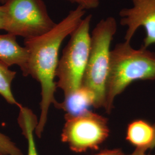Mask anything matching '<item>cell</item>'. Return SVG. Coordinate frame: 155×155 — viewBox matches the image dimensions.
Returning a JSON list of instances; mask_svg holds the SVG:
<instances>
[{
    "label": "cell",
    "mask_w": 155,
    "mask_h": 155,
    "mask_svg": "<svg viewBox=\"0 0 155 155\" xmlns=\"http://www.w3.org/2000/svg\"><path fill=\"white\" fill-rule=\"evenodd\" d=\"M16 75V72L0 61V95L8 103L19 107L21 104L17 101L12 91V83Z\"/></svg>",
    "instance_id": "obj_12"
},
{
    "label": "cell",
    "mask_w": 155,
    "mask_h": 155,
    "mask_svg": "<svg viewBox=\"0 0 155 155\" xmlns=\"http://www.w3.org/2000/svg\"><path fill=\"white\" fill-rule=\"evenodd\" d=\"M4 29V12L2 5H0V29Z\"/></svg>",
    "instance_id": "obj_16"
},
{
    "label": "cell",
    "mask_w": 155,
    "mask_h": 155,
    "mask_svg": "<svg viewBox=\"0 0 155 155\" xmlns=\"http://www.w3.org/2000/svg\"><path fill=\"white\" fill-rule=\"evenodd\" d=\"M17 122L22 134L28 144L27 155H39L35 140V130L38 124V117L32 110L27 107L21 105L19 107Z\"/></svg>",
    "instance_id": "obj_11"
},
{
    "label": "cell",
    "mask_w": 155,
    "mask_h": 155,
    "mask_svg": "<svg viewBox=\"0 0 155 155\" xmlns=\"http://www.w3.org/2000/svg\"><path fill=\"white\" fill-rule=\"evenodd\" d=\"M5 1L6 0H0V3L3 5L5 2Z\"/></svg>",
    "instance_id": "obj_19"
},
{
    "label": "cell",
    "mask_w": 155,
    "mask_h": 155,
    "mask_svg": "<svg viewBox=\"0 0 155 155\" xmlns=\"http://www.w3.org/2000/svg\"><path fill=\"white\" fill-rule=\"evenodd\" d=\"M0 155H23V153L11 139L0 132Z\"/></svg>",
    "instance_id": "obj_13"
},
{
    "label": "cell",
    "mask_w": 155,
    "mask_h": 155,
    "mask_svg": "<svg viewBox=\"0 0 155 155\" xmlns=\"http://www.w3.org/2000/svg\"><path fill=\"white\" fill-rule=\"evenodd\" d=\"M91 20V15L83 18L77 28L70 35V40L58 63L56 87L63 91L64 97L81 86L90 50Z\"/></svg>",
    "instance_id": "obj_4"
},
{
    "label": "cell",
    "mask_w": 155,
    "mask_h": 155,
    "mask_svg": "<svg viewBox=\"0 0 155 155\" xmlns=\"http://www.w3.org/2000/svg\"><path fill=\"white\" fill-rule=\"evenodd\" d=\"M155 53L124 41L111 50L104 109L110 114L118 95L135 81L155 80Z\"/></svg>",
    "instance_id": "obj_2"
},
{
    "label": "cell",
    "mask_w": 155,
    "mask_h": 155,
    "mask_svg": "<svg viewBox=\"0 0 155 155\" xmlns=\"http://www.w3.org/2000/svg\"><path fill=\"white\" fill-rule=\"evenodd\" d=\"M155 137L153 125L144 120H136L129 124L126 140L136 147L145 151L149 150Z\"/></svg>",
    "instance_id": "obj_10"
},
{
    "label": "cell",
    "mask_w": 155,
    "mask_h": 155,
    "mask_svg": "<svg viewBox=\"0 0 155 155\" xmlns=\"http://www.w3.org/2000/svg\"><path fill=\"white\" fill-rule=\"evenodd\" d=\"M94 155H125L121 149L103 150L100 153Z\"/></svg>",
    "instance_id": "obj_15"
},
{
    "label": "cell",
    "mask_w": 155,
    "mask_h": 155,
    "mask_svg": "<svg viewBox=\"0 0 155 155\" xmlns=\"http://www.w3.org/2000/svg\"><path fill=\"white\" fill-rule=\"evenodd\" d=\"M71 4H75L85 10L95 9L100 5V0H64Z\"/></svg>",
    "instance_id": "obj_14"
},
{
    "label": "cell",
    "mask_w": 155,
    "mask_h": 155,
    "mask_svg": "<svg viewBox=\"0 0 155 155\" xmlns=\"http://www.w3.org/2000/svg\"><path fill=\"white\" fill-rule=\"evenodd\" d=\"M94 102L93 94L81 86L72 94L64 97L63 101L56 102L54 105L56 108L64 111L66 114L77 116L89 110L91 106L93 107Z\"/></svg>",
    "instance_id": "obj_9"
},
{
    "label": "cell",
    "mask_w": 155,
    "mask_h": 155,
    "mask_svg": "<svg viewBox=\"0 0 155 155\" xmlns=\"http://www.w3.org/2000/svg\"><path fill=\"white\" fill-rule=\"evenodd\" d=\"M16 36L9 34H0V61L6 66L19 67L24 77L28 76V52L19 45Z\"/></svg>",
    "instance_id": "obj_8"
},
{
    "label": "cell",
    "mask_w": 155,
    "mask_h": 155,
    "mask_svg": "<svg viewBox=\"0 0 155 155\" xmlns=\"http://www.w3.org/2000/svg\"><path fill=\"white\" fill-rule=\"evenodd\" d=\"M153 127L154 130H155V137H154V139H153L152 144H150V147H149V150H152V149L154 148L155 147V123L153 125Z\"/></svg>",
    "instance_id": "obj_18"
},
{
    "label": "cell",
    "mask_w": 155,
    "mask_h": 155,
    "mask_svg": "<svg viewBox=\"0 0 155 155\" xmlns=\"http://www.w3.org/2000/svg\"><path fill=\"white\" fill-rule=\"evenodd\" d=\"M146 152H147V151L142 150V149H141V148H136L135 150L133 151V152H132L131 154H130L129 155H150L147 154V153H146Z\"/></svg>",
    "instance_id": "obj_17"
},
{
    "label": "cell",
    "mask_w": 155,
    "mask_h": 155,
    "mask_svg": "<svg viewBox=\"0 0 155 155\" xmlns=\"http://www.w3.org/2000/svg\"><path fill=\"white\" fill-rule=\"evenodd\" d=\"M2 5L4 30L16 37L35 38L48 32L56 24L43 0H6Z\"/></svg>",
    "instance_id": "obj_5"
},
{
    "label": "cell",
    "mask_w": 155,
    "mask_h": 155,
    "mask_svg": "<svg viewBox=\"0 0 155 155\" xmlns=\"http://www.w3.org/2000/svg\"><path fill=\"white\" fill-rule=\"evenodd\" d=\"M64 118L61 141L74 152L98 150L109 136L107 118L90 110L77 116L65 114Z\"/></svg>",
    "instance_id": "obj_6"
},
{
    "label": "cell",
    "mask_w": 155,
    "mask_h": 155,
    "mask_svg": "<svg viewBox=\"0 0 155 155\" xmlns=\"http://www.w3.org/2000/svg\"><path fill=\"white\" fill-rule=\"evenodd\" d=\"M117 30L116 20L109 16L100 20L91 33L89 59L81 86L94 95L93 107L96 109L104 108L111 43Z\"/></svg>",
    "instance_id": "obj_3"
},
{
    "label": "cell",
    "mask_w": 155,
    "mask_h": 155,
    "mask_svg": "<svg viewBox=\"0 0 155 155\" xmlns=\"http://www.w3.org/2000/svg\"><path fill=\"white\" fill-rule=\"evenodd\" d=\"M85 13V9L77 6L48 32L24 39V47L28 52V76L36 80L41 89L40 115L35 130L39 138L44 132L50 106L57 102L55 98L57 88L55 78L61 46L64 39L77 28Z\"/></svg>",
    "instance_id": "obj_1"
},
{
    "label": "cell",
    "mask_w": 155,
    "mask_h": 155,
    "mask_svg": "<svg viewBox=\"0 0 155 155\" xmlns=\"http://www.w3.org/2000/svg\"><path fill=\"white\" fill-rule=\"evenodd\" d=\"M132 6L119 12L121 25L127 28L124 41L130 42L139 28L145 32L142 47L155 45V0H130Z\"/></svg>",
    "instance_id": "obj_7"
}]
</instances>
